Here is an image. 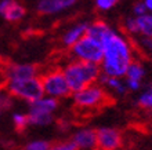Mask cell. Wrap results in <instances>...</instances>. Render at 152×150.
<instances>
[{
	"instance_id": "cell-1",
	"label": "cell",
	"mask_w": 152,
	"mask_h": 150,
	"mask_svg": "<svg viewBox=\"0 0 152 150\" xmlns=\"http://www.w3.org/2000/svg\"><path fill=\"white\" fill-rule=\"evenodd\" d=\"M101 44L104 47V57L100 63L101 73L122 79L130 62L134 59L133 44L112 29L105 35Z\"/></svg>"
},
{
	"instance_id": "cell-2",
	"label": "cell",
	"mask_w": 152,
	"mask_h": 150,
	"mask_svg": "<svg viewBox=\"0 0 152 150\" xmlns=\"http://www.w3.org/2000/svg\"><path fill=\"white\" fill-rule=\"evenodd\" d=\"M62 72L71 91L76 92L90 84L97 83L101 75V67L98 63L73 59L62 67Z\"/></svg>"
},
{
	"instance_id": "cell-3",
	"label": "cell",
	"mask_w": 152,
	"mask_h": 150,
	"mask_svg": "<svg viewBox=\"0 0 152 150\" xmlns=\"http://www.w3.org/2000/svg\"><path fill=\"white\" fill-rule=\"evenodd\" d=\"M72 101L77 109L82 110H94L100 109L111 102L108 92L102 86L98 84H90L82 90L72 92Z\"/></svg>"
},
{
	"instance_id": "cell-4",
	"label": "cell",
	"mask_w": 152,
	"mask_h": 150,
	"mask_svg": "<svg viewBox=\"0 0 152 150\" xmlns=\"http://www.w3.org/2000/svg\"><path fill=\"white\" fill-rule=\"evenodd\" d=\"M4 88L12 98L22 99L28 103L44 96L43 86L39 76L22 80H7L4 83Z\"/></svg>"
},
{
	"instance_id": "cell-5",
	"label": "cell",
	"mask_w": 152,
	"mask_h": 150,
	"mask_svg": "<svg viewBox=\"0 0 152 150\" xmlns=\"http://www.w3.org/2000/svg\"><path fill=\"white\" fill-rule=\"evenodd\" d=\"M39 77L46 96L62 99L72 95V91L69 88L62 69H50V70L44 72L43 75H40Z\"/></svg>"
},
{
	"instance_id": "cell-6",
	"label": "cell",
	"mask_w": 152,
	"mask_h": 150,
	"mask_svg": "<svg viewBox=\"0 0 152 150\" xmlns=\"http://www.w3.org/2000/svg\"><path fill=\"white\" fill-rule=\"evenodd\" d=\"M69 52L77 61L93 62L100 65L102 57H104V47H102L101 41L84 35L77 43H75L69 48Z\"/></svg>"
},
{
	"instance_id": "cell-7",
	"label": "cell",
	"mask_w": 152,
	"mask_h": 150,
	"mask_svg": "<svg viewBox=\"0 0 152 150\" xmlns=\"http://www.w3.org/2000/svg\"><path fill=\"white\" fill-rule=\"evenodd\" d=\"M3 75L7 80H22L39 76V66L35 63H12L6 62L0 65Z\"/></svg>"
},
{
	"instance_id": "cell-8",
	"label": "cell",
	"mask_w": 152,
	"mask_h": 150,
	"mask_svg": "<svg viewBox=\"0 0 152 150\" xmlns=\"http://www.w3.org/2000/svg\"><path fill=\"white\" fill-rule=\"evenodd\" d=\"M97 132V150H119L123 143V136L113 127H100Z\"/></svg>"
},
{
	"instance_id": "cell-9",
	"label": "cell",
	"mask_w": 152,
	"mask_h": 150,
	"mask_svg": "<svg viewBox=\"0 0 152 150\" xmlns=\"http://www.w3.org/2000/svg\"><path fill=\"white\" fill-rule=\"evenodd\" d=\"M76 150H97V132L94 128H82L72 135Z\"/></svg>"
},
{
	"instance_id": "cell-10",
	"label": "cell",
	"mask_w": 152,
	"mask_h": 150,
	"mask_svg": "<svg viewBox=\"0 0 152 150\" xmlns=\"http://www.w3.org/2000/svg\"><path fill=\"white\" fill-rule=\"evenodd\" d=\"M25 7L17 3L15 0H1L0 1V14L10 22H17L25 15Z\"/></svg>"
},
{
	"instance_id": "cell-11",
	"label": "cell",
	"mask_w": 152,
	"mask_h": 150,
	"mask_svg": "<svg viewBox=\"0 0 152 150\" xmlns=\"http://www.w3.org/2000/svg\"><path fill=\"white\" fill-rule=\"evenodd\" d=\"M88 24L86 22H80V24H76L75 26H72L71 29L65 32L64 35L61 36V44L62 47L65 48H71L75 43H77L87 32Z\"/></svg>"
},
{
	"instance_id": "cell-12",
	"label": "cell",
	"mask_w": 152,
	"mask_h": 150,
	"mask_svg": "<svg viewBox=\"0 0 152 150\" xmlns=\"http://www.w3.org/2000/svg\"><path fill=\"white\" fill-rule=\"evenodd\" d=\"M73 3H76V0H39L36 10L39 14L48 15L66 7H71Z\"/></svg>"
},
{
	"instance_id": "cell-13",
	"label": "cell",
	"mask_w": 152,
	"mask_h": 150,
	"mask_svg": "<svg viewBox=\"0 0 152 150\" xmlns=\"http://www.w3.org/2000/svg\"><path fill=\"white\" fill-rule=\"evenodd\" d=\"M57 109H58V99L51 98V96H46V95L29 103V110L47 113V114H53Z\"/></svg>"
},
{
	"instance_id": "cell-14",
	"label": "cell",
	"mask_w": 152,
	"mask_h": 150,
	"mask_svg": "<svg viewBox=\"0 0 152 150\" xmlns=\"http://www.w3.org/2000/svg\"><path fill=\"white\" fill-rule=\"evenodd\" d=\"M98 81L104 88H108L118 95H126L129 91L124 81H122L120 77H113V76H107L104 73H101Z\"/></svg>"
},
{
	"instance_id": "cell-15",
	"label": "cell",
	"mask_w": 152,
	"mask_h": 150,
	"mask_svg": "<svg viewBox=\"0 0 152 150\" xmlns=\"http://www.w3.org/2000/svg\"><path fill=\"white\" fill-rule=\"evenodd\" d=\"M111 30L108 25L105 24L104 21H94L93 24H88V28H87V32L86 35L93 37V39L98 40V41H102V39L105 37V35Z\"/></svg>"
},
{
	"instance_id": "cell-16",
	"label": "cell",
	"mask_w": 152,
	"mask_h": 150,
	"mask_svg": "<svg viewBox=\"0 0 152 150\" xmlns=\"http://www.w3.org/2000/svg\"><path fill=\"white\" fill-rule=\"evenodd\" d=\"M144 76H145V69L142 66V63L138 59H133L130 62V65L127 66L124 77L130 80H136V81H141L144 79Z\"/></svg>"
},
{
	"instance_id": "cell-17",
	"label": "cell",
	"mask_w": 152,
	"mask_h": 150,
	"mask_svg": "<svg viewBox=\"0 0 152 150\" xmlns=\"http://www.w3.org/2000/svg\"><path fill=\"white\" fill-rule=\"evenodd\" d=\"M28 117H29V124L31 125L44 127L53 122V114H47V113L28 110Z\"/></svg>"
},
{
	"instance_id": "cell-18",
	"label": "cell",
	"mask_w": 152,
	"mask_h": 150,
	"mask_svg": "<svg viewBox=\"0 0 152 150\" xmlns=\"http://www.w3.org/2000/svg\"><path fill=\"white\" fill-rule=\"evenodd\" d=\"M137 26H138V33L142 36L152 37V14H142L136 18Z\"/></svg>"
},
{
	"instance_id": "cell-19",
	"label": "cell",
	"mask_w": 152,
	"mask_h": 150,
	"mask_svg": "<svg viewBox=\"0 0 152 150\" xmlns=\"http://www.w3.org/2000/svg\"><path fill=\"white\" fill-rule=\"evenodd\" d=\"M137 106L144 109V110L152 112V84H149L138 96H137Z\"/></svg>"
},
{
	"instance_id": "cell-20",
	"label": "cell",
	"mask_w": 152,
	"mask_h": 150,
	"mask_svg": "<svg viewBox=\"0 0 152 150\" xmlns=\"http://www.w3.org/2000/svg\"><path fill=\"white\" fill-rule=\"evenodd\" d=\"M12 124L15 127L18 131H24L25 128L29 124V117H28V113H20V112H17L12 114Z\"/></svg>"
},
{
	"instance_id": "cell-21",
	"label": "cell",
	"mask_w": 152,
	"mask_h": 150,
	"mask_svg": "<svg viewBox=\"0 0 152 150\" xmlns=\"http://www.w3.org/2000/svg\"><path fill=\"white\" fill-rule=\"evenodd\" d=\"M50 146H51V143L44 139H35V141L26 143L24 150H50Z\"/></svg>"
},
{
	"instance_id": "cell-22",
	"label": "cell",
	"mask_w": 152,
	"mask_h": 150,
	"mask_svg": "<svg viewBox=\"0 0 152 150\" xmlns=\"http://www.w3.org/2000/svg\"><path fill=\"white\" fill-rule=\"evenodd\" d=\"M137 48H140L144 54H152V37L148 36H142L138 41H137Z\"/></svg>"
},
{
	"instance_id": "cell-23",
	"label": "cell",
	"mask_w": 152,
	"mask_h": 150,
	"mask_svg": "<svg viewBox=\"0 0 152 150\" xmlns=\"http://www.w3.org/2000/svg\"><path fill=\"white\" fill-rule=\"evenodd\" d=\"M50 150H76V147L72 141L69 139V141H62V142H57L51 145Z\"/></svg>"
},
{
	"instance_id": "cell-24",
	"label": "cell",
	"mask_w": 152,
	"mask_h": 150,
	"mask_svg": "<svg viewBox=\"0 0 152 150\" xmlns=\"http://www.w3.org/2000/svg\"><path fill=\"white\" fill-rule=\"evenodd\" d=\"M123 28L126 29V32H127L129 35H136V33H138V26H137L136 18H127L123 25Z\"/></svg>"
},
{
	"instance_id": "cell-25",
	"label": "cell",
	"mask_w": 152,
	"mask_h": 150,
	"mask_svg": "<svg viewBox=\"0 0 152 150\" xmlns=\"http://www.w3.org/2000/svg\"><path fill=\"white\" fill-rule=\"evenodd\" d=\"M10 98H11V95L6 91L3 84H0V107H7L11 103Z\"/></svg>"
},
{
	"instance_id": "cell-26",
	"label": "cell",
	"mask_w": 152,
	"mask_h": 150,
	"mask_svg": "<svg viewBox=\"0 0 152 150\" xmlns=\"http://www.w3.org/2000/svg\"><path fill=\"white\" fill-rule=\"evenodd\" d=\"M118 3V0H96V6L100 10H109Z\"/></svg>"
},
{
	"instance_id": "cell-27",
	"label": "cell",
	"mask_w": 152,
	"mask_h": 150,
	"mask_svg": "<svg viewBox=\"0 0 152 150\" xmlns=\"http://www.w3.org/2000/svg\"><path fill=\"white\" fill-rule=\"evenodd\" d=\"M124 84H126V87H127L129 91H138L141 88V81H136V80L126 79L124 80Z\"/></svg>"
},
{
	"instance_id": "cell-28",
	"label": "cell",
	"mask_w": 152,
	"mask_h": 150,
	"mask_svg": "<svg viewBox=\"0 0 152 150\" xmlns=\"http://www.w3.org/2000/svg\"><path fill=\"white\" fill-rule=\"evenodd\" d=\"M145 4L142 3H137L136 6H134V12H136L137 15H142V14H145Z\"/></svg>"
},
{
	"instance_id": "cell-29",
	"label": "cell",
	"mask_w": 152,
	"mask_h": 150,
	"mask_svg": "<svg viewBox=\"0 0 152 150\" xmlns=\"http://www.w3.org/2000/svg\"><path fill=\"white\" fill-rule=\"evenodd\" d=\"M145 7L148 8V10H151L152 11V0H145Z\"/></svg>"
},
{
	"instance_id": "cell-30",
	"label": "cell",
	"mask_w": 152,
	"mask_h": 150,
	"mask_svg": "<svg viewBox=\"0 0 152 150\" xmlns=\"http://www.w3.org/2000/svg\"><path fill=\"white\" fill-rule=\"evenodd\" d=\"M0 113H1V107H0Z\"/></svg>"
},
{
	"instance_id": "cell-31",
	"label": "cell",
	"mask_w": 152,
	"mask_h": 150,
	"mask_svg": "<svg viewBox=\"0 0 152 150\" xmlns=\"http://www.w3.org/2000/svg\"><path fill=\"white\" fill-rule=\"evenodd\" d=\"M151 59H152V54H151Z\"/></svg>"
}]
</instances>
